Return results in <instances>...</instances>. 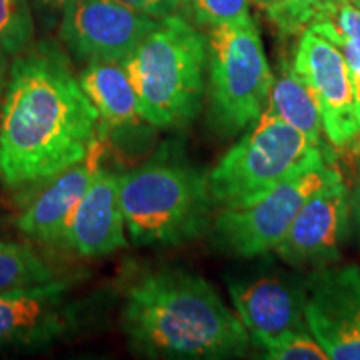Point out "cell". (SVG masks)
Listing matches in <instances>:
<instances>
[{
	"instance_id": "6da1fadb",
	"label": "cell",
	"mask_w": 360,
	"mask_h": 360,
	"mask_svg": "<svg viewBox=\"0 0 360 360\" xmlns=\"http://www.w3.org/2000/svg\"><path fill=\"white\" fill-rule=\"evenodd\" d=\"M101 135L98 114L58 45L17 53L0 120V180L11 188L44 184L82 162Z\"/></svg>"
},
{
	"instance_id": "7a4b0ae2",
	"label": "cell",
	"mask_w": 360,
	"mask_h": 360,
	"mask_svg": "<svg viewBox=\"0 0 360 360\" xmlns=\"http://www.w3.org/2000/svg\"><path fill=\"white\" fill-rule=\"evenodd\" d=\"M122 326L134 350L155 359H232L249 349L238 315L205 278L165 270L129 287Z\"/></svg>"
},
{
	"instance_id": "3957f363",
	"label": "cell",
	"mask_w": 360,
	"mask_h": 360,
	"mask_svg": "<svg viewBox=\"0 0 360 360\" xmlns=\"http://www.w3.org/2000/svg\"><path fill=\"white\" fill-rule=\"evenodd\" d=\"M122 64L146 122L175 129L199 115L205 90L207 40L191 22L175 13L159 19Z\"/></svg>"
},
{
	"instance_id": "277c9868",
	"label": "cell",
	"mask_w": 360,
	"mask_h": 360,
	"mask_svg": "<svg viewBox=\"0 0 360 360\" xmlns=\"http://www.w3.org/2000/svg\"><path fill=\"white\" fill-rule=\"evenodd\" d=\"M125 231L137 245H179L210 231L212 193L192 165L155 159L119 175Z\"/></svg>"
},
{
	"instance_id": "5b68a950",
	"label": "cell",
	"mask_w": 360,
	"mask_h": 360,
	"mask_svg": "<svg viewBox=\"0 0 360 360\" xmlns=\"http://www.w3.org/2000/svg\"><path fill=\"white\" fill-rule=\"evenodd\" d=\"M209 124L215 132L236 135L264 114L274 75L254 20L210 27Z\"/></svg>"
},
{
	"instance_id": "8992f818",
	"label": "cell",
	"mask_w": 360,
	"mask_h": 360,
	"mask_svg": "<svg viewBox=\"0 0 360 360\" xmlns=\"http://www.w3.org/2000/svg\"><path fill=\"white\" fill-rule=\"evenodd\" d=\"M340 179L322 148L282 179L272 191L240 207H225L212 220L214 244L225 254L252 259L276 250L305 202L319 188Z\"/></svg>"
},
{
	"instance_id": "52a82bcc",
	"label": "cell",
	"mask_w": 360,
	"mask_h": 360,
	"mask_svg": "<svg viewBox=\"0 0 360 360\" xmlns=\"http://www.w3.org/2000/svg\"><path fill=\"white\" fill-rule=\"evenodd\" d=\"M309 139L274 114L264 112L240 142L207 175L215 205L240 207L257 200L310 157Z\"/></svg>"
},
{
	"instance_id": "ba28073f",
	"label": "cell",
	"mask_w": 360,
	"mask_h": 360,
	"mask_svg": "<svg viewBox=\"0 0 360 360\" xmlns=\"http://www.w3.org/2000/svg\"><path fill=\"white\" fill-rule=\"evenodd\" d=\"M157 20L122 0H70L62 11L60 39L87 64L124 62Z\"/></svg>"
},
{
	"instance_id": "9c48e42d",
	"label": "cell",
	"mask_w": 360,
	"mask_h": 360,
	"mask_svg": "<svg viewBox=\"0 0 360 360\" xmlns=\"http://www.w3.org/2000/svg\"><path fill=\"white\" fill-rule=\"evenodd\" d=\"M294 69L317 98L328 142L339 148L359 147L360 125L355 115L354 82L340 49L312 29L304 30Z\"/></svg>"
},
{
	"instance_id": "30bf717a",
	"label": "cell",
	"mask_w": 360,
	"mask_h": 360,
	"mask_svg": "<svg viewBox=\"0 0 360 360\" xmlns=\"http://www.w3.org/2000/svg\"><path fill=\"white\" fill-rule=\"evenodd\" d=\"M305 287V322L328 359L360 360V269H315Z\"/></svg>"
},
{
	"instance_id": "8fae6325",
	"label": "cell",
	"mask_w": 360,
	"mask_h": 360,
	"mask_svg": "<svg viewBox=\"0 0 360 360\" xmlns=\"http://www.w3.org/2000/svg\"><path fill=\"white\" fill-rule=\"evenodd\" d=\"M75 278H52L0 294V347H29L62 339L79 327L72 302Z\"/></svg>"
},
{
	"instance_id": "7c38bea8",
	"label": "cell",
	"mask_w": 360,
	"mask_h": 360,
	"mask_svg": "<svg viewBox=\"0 0 360 360\" xmlns=\"http://www.w3.org/2000/svg\"><path fill=\"white\" fill-rule=\"evenodd\" d=\"M347 225V188L340 177L319 188L305 202L276 247L277 255L292 267H327L340 257Z\"/></svg>"
},
{
	"instance_id": "4fadbf2b",
	"label": "cell",
	"mask_w": 360,
	"mask_h": 360,
	"mask_svg": "<svg viewBox=\"0 0 360 360\" xmlns=\"http://www.w3.org/2000/svg\"><path fill=\"white\" fill-rule=\"evenodd\" d=\"M229 292L238 319L247 330L281 334L307 330V287L287 272L262 270L229 282Z\"/></svg>"
},
{
	"instance_id": "5bb4252c",
	"label": "cell",
	"mask_w": 360,
	"mask_h": 360,
	"mask_svg": "<svg viewBox=\"0 0 360 360\" xmlns=\"http://www.w3.org/2000/svg\"><path fill=\"white\" fill-rule=\"evenodd\" d=\"M127 247L119 175L97 169L67 227L62 249L82 257H102Z\"/></svg>"
},
{
	"instance_id": "9a60e30c",
	"label": "cell",
	"mask_w": 360,
	"mask_h": 360,
	"mask_svg": "<svg viewBox=\"0 0 360 360\" xmlns=\"http://www.w3.org/2000/svg\"><path fill=\"white\" fill-rule=\"evenodd\" d=\"M94 150L96 147L82 162L45 180L42 191L17 219L22 233L45 245L62 249L72 215L96 175Z\"/></svg>"
},
{
	"instance_id": "2e32d148",
	"label": "cell",
	"mask_w": 360,
	"mask_h": 360,
	"mask_svg": "<svg viewBox=\"0 0 360 360\" xmlns=\"http://www.w3.org/2000/svg\"><path fill=\"white\" fill-rule=\"evenodd\" d=\"M79 80L98 114L101 135L129 127L142 119L134 85L122 62H89Z\"/></svg>"
},
{
	"instance_id": "e0dca14e",
	"label": "cell",
	"mask_w": 360,
	"mask_h": 360,
	"mask_svg": "<svg viewBox=\"0 0 360 360\" xmlns=\"http://www.w3.org/2000/svg\"><path fill=\"white\" fill-rule=\"evenodd\" d=\"M269 110L300 130L309 142L322 148L323 122L321 107L309 84L297 74L294 65L283 62L281 77L274 79Z\"/></svg>"
},
{
	"instance_id": "ac0fdd59",
	"label": "cell",
	"mask_w": 360,
	"mask_h": 360,
	"mask_svg": "<svg viewBox=\"0 0 360 360\" xmlns=\"http://www.w3.org/2000/svg\"><path fill=\"white\" fill-rule=\"evenodd\" d=\"M56 278L53 269L30 247L0 240V294Z\"/></svg>"
},
{
	"instance_id": "d6986e66",
	"label": "cell",
	"mask_w": 360,
	"mask_h": 360,
	"mask_svg": "<svg viewBox=\"0 0 360 360\" xmlns=\"http://www.w3.org/2000/svg\"><path fill=\"white\" fill-rule=\"evenodd\" d=\"M340 2L342 0H262V6L282 34L295 35L327 17Z\"/></svg>"
},
{
	"instance_id": "ffe728a7",
	"label": "cell",
	"mask_w": 360,
	"mask_h": 360,
	"mask_svg": "<svg viewBox=\"0 0 360 360\" xmlns=\"http://www.w3.org/2000/svg\"><path fill=\"white\" fill-rule=\"evenodd\" d=\"M250 340L270 360H328V355L307 330H283L281 334L250 332Z\"/></svg>"
},
{
	"instance_id": "44dd1931",
	"label": "cell",
	"mask_w": 360,
	"mask_h": 360,
	"mask_svg": "<svg viewBox=\"0 0 360 360\" xmlns=\"http://www.w3.org/2000/svg\"><path fill=\"white\" fill-rule=\"evenodd\" d=\"M34 39V19L27 0H0V49L17 56Z\"/></svg>"
},
{
	"instance_id": "7402d4cb",
	"label": "cell",
	"mask_w": 360,
	"mask_h": 360,
	"mask_svg": "<svg viewBox=\"0 0 360 360\" xmlns=\"http://www.w3.org/2000/svg\"><path fill=\"white\" fill-rule=\"evenodd\" d=\"M193 20L215 27L250 19V0H182Z\"/></svg>"
},
{
	"instance_id": "603a6c76",
	"label": "cell",
	"mask_w": 360,
	"mask_h": 360,
	"mask_svg": "<svg viewBox=\"0 0 360 360\" xmlns=\"http://www.w3.org/2000/svg\"><path fill=\"white\" fill-rule=\"evenodd\" d=\"M122 2L152 19H164L172 15L182 6V0H122Z\"/></svg>"
},
{
	"instance_id": "cb8c5ba5",
	"label": "cell",
	"mask_w": 360,
	"mask_h": 360,
	"mask_svg": "<svg viewBox=\"0 0 360 360\" xmlns=\"http://www.w3.org/2000/svg\"><path fill=\"white\" fill-rule=\"evenodd\" d=\"M8 53L4 52L0 49V120H2V109H4V97H6V89H7V80H8Z\"/></svg>"
},
{
	"instance_id": "d4e9b609",
	"label": "cell",
	"mask_w": 360,
	"mask_h": 360,
	"mask_svg": "<svg viewBox=\"0 0 360 360\" xmlns=\"http://www.w3.org/2000/svg\"><path fill=\"white\" fill-rule=\"evenodd\" d=\"M37 2L42 6L44 8H47V11H64L67 4L70 2V0H37Z\"/></svg>"
},
{
	"instance_id": "484cf974",
	"label": "cell",
	"mask_w": 360,
	"mask_h": 360,
	"mask_svg": "<svg viewBox=\"0 0 360 360\" xmlns=\"http://www.w3.org/2000/svg\"><path fill=\"white\" fill-rule=\"evenodd\" d=\"M349 2H352L354 6H357V7H360V0H349Z\"/></svg>"
},
{
	"instance_id": "4316f807",
	"label": "cell",
	"mask_w": 360,
	"mask_h": 360,
	"mask_svg": "<svg viewBox=\"0 0 360 360\" xmlns=\"http://www.w3.org/2000/svg\"><path fill=\"white\" fill-rule=\"evenodd\" d=\"M257 2H260V4H262V0H257Z\"/></svg>"
}]
</instances>
